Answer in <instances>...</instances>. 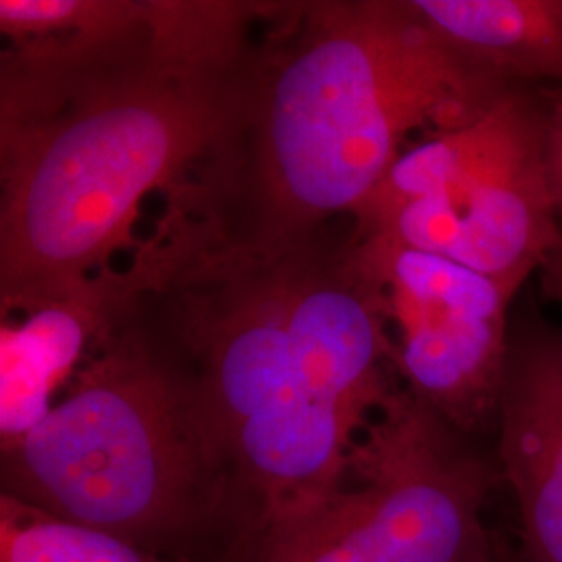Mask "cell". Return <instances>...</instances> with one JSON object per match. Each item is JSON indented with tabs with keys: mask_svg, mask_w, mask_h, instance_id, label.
Segmentation results:
<instances>
[{
	"mask_svg": "<svg viewBox=\"0 0 562 562\" xmlns=\"http://www.w3.org/2000/svg\"><path fill=\"white\" fill-rule=\"evenodd\" d=\"M117 302L188 385L269 531L327 496L396 390L387 306L352 236L252 250L181 227Z\"/></svg>",
	"mask_w": 562,
	"mask_h": 562,
	"instance_id": "cell-1",
	"label": "cell"
},
{
	"mask_svg": "<svg viewBox=\"0 0 562 562\" xmlns=\"http://www.w3.org/2000/svg\"><path fill=\"white\" fill-rule=\"evenodd\" d=\"M248 59L240 9L190 2L4 57V308L80 301L142 196L213 148Z\"/></svg>",
	"mask_w": 562,
	"mask_h": 562,
	"instance_id": "cell-2",
	"label": "cell"
},
{
	"mask_svg": "<svg viewBox=\"0 0 562 562\" xmlns=\"http://www.w3.org/2000/svg\"><path fill=\"white\" fill-rule=\"evenodd\" d=\"M513 88L464 59L408 0L311 4L292 34L248 59L206 153L204 222L252 250L301 244L357 213L404 142L482 117Z\"/></svg>",
	"mask_w": 562,
	"mask_h": 562,
	"instance_id": "cell-3",
	"label": "cell"
},
{
	"mask_svg": "<svg viewBox=\"0 0 562 562\" xmlns=\"http://www.w3.org/2000/svg\"><path fill=\"white\" fill-rule=\"evenodd\" d=\"M117 322L67 394L2 446V496L165 557L261 561L267 522L188 385L134 323Z\"/></svg>",
	"mask_w": 562,
	"mask_h": 562,
	"instance_id": "cell-4",
	"label": "cell"
},
{
	"mask_svg": "<svg viewBox=\"0 0 562 562\" xmlns=\"http://www.w3.org/2000/svg\"><path fill=\"white\" fill-rule=\"evenodd\" d=\"M501 477L457 427L396 390L338 485L269 531L259 562H498L485 503Z\"/></svg>",
	"mask_w": 562,
	"mask_h": 562,
	"instance_id": "cell-5",
	"label": "cell"
},
{
	"mask_svg": "<svg viewBox=\"0 0 562 562\" xmlns=\"http://www.w3.org/2000/svg\"><path fill=\"white\" fill-rule=\"evenodd\" d=\"M543 146L546 99L513 88L473 123L404 150L355 213L352 236L522 288L562 240Z\"/></svg>",
	"mask_w": 562,
	"mask_h": 562,
	"instance_id": "cell-6",
	"label": "cell"
},
{
	"mask_svg": "<svg viewBox=\"0 0 562 562\" xmlns=\"http://www.w3.org/2000/svg\"><path fill=\"white\" fill-rule=\"evenodd\" d=\"M352 240L398 329L406 390L464 436L496 429L521 288L375 236Z\"/></svg>",
	"mask_w": 562,
	"mask_h": 562,
	"instance_id": "cell-7",
	"label": "cell"
},
{
	"mask_svg": "<svg viewBox=\"0 0 562 562\" xmlns=\"http://www.w3.org/2000/svg\"><path fill=\"white\" fill-rule=\"evenodd\" d=\"M496 431L519 519L517 562H562V327L513 325Z\"/></svg>",
	"mask_w": 562,
	"mask_h": 562,
	"instance_id": "cell-8",
	"label": "cell"
},
{
	"mask_svg": "<svg viewBox=\"0 0 562 562\" xmlns=\"http://www.w3.org/2000/svg\"><path fill=\"white\" fill-rule=\"evenodd\" d=\"M446 44L508 83L562 88V0H408Z\"/></svg>",
	"mask_w": 562,
	"mask_h": 562,
	"instance_id": "cell-9",
	"label": "cell"
},
{
	"mask_svg": "<svg viewBox=\"0 0 562 562\" xmlns=\"http://www.w3.org/2000/svg\"><path fill=\"white\" fill-rule=\"evenodd\" d=\"M0 562H194L0 496Z\"/></svg>",
	"mask_w": 562,
	"mask_h": 562,
	"instance_id": "cell-10",
	"label": "cell"
},
{
	"mask_svg": "<svg viewBox=\"0 0 562 562\" xmlns=\"http://www.w3.org/2000/svg\"><path fill=\"white\" fill-rule=\"evenodd\" d=\"M142 9V2L0 0V27L13 41H53L120 27Z\"/></svg>",
	"mask_w": 562,
	"mask_h": 562,
	"instance_id": "cell-11",
	"label": "cell"
},
{
	"mask_svg": "<svg viewBox=\"0 0 562 562\" xmlns=\"http://www.w3.org/2000/svg\"><path fill=\"white\" fill-rule=\"evenodd\" d=\"M546 171L550 194L562 225V90L546 97Z\"/></svg>",
	"mask_w": 562,
	"mask_h": 562,
	"instance_id": "cell-12",
	"label": "cell"
},
{
	"mask_svg": "<svg viewBox=\"0 0 562 562\" xmlns=\"http://www.w3.org/2000/svg\"><path fill=\"white\" fill-rule=\"evenodd\" d=\"M538 276H540L543 296L562 306V240L550 252V257L543 262Z\"/></svg>",
	"mask_w": 562,
	"mask_h": 562,
	"instance_id": "cell-13",
	"label": "cell"
},
{
	"mask_svg": "<svg viewBox=\"0 0 562 562\" xmlns=\"http://www.w3.org/2000/svg\"><path fill=\"white\" fill-rule=\"evenodd\" d=\"M498 562H503V561H498Z\"/></svg>",
	"mask_w": 562,
	"mask_h": 562,
	"instance_id": "cell-14",
	"label": "cell"
}]
</instances>
